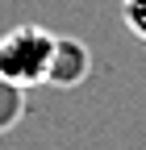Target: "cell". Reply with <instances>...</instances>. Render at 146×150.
I'll return each mask as SVG.
<instances>
[{
	"mask_svg": "<svg viewBox=\"0 0 146 150\" xmlns=\"http://www.w3.org/2000/svg\"><path fill=\"white\" fill-rule=\"evenodd\" d=\"M21 117H25V88L0 83V134H4V129H13Z\"/></svg>",
	"mask_w": 146,
	"mask_h": 150,
	"instance_id": "3957f363",
	"label": "cell"
},
{
	"mask_svg": "<svg viewBox=\"0 0 146 150\" xmlns=\"http://www.w3.org/2000/svg\"><path fill=\"white\" fill-rule=\"evenodd\" d=\"M121 21L134 38L146 42V0H121Z\"/></svg>",
	"mask_w": 146,
	"mask_h": 150,
	"instance_id": "277c9868",
	"label": "cell"
},
{
	"mask_svg": "<svg viewBox=\"0 0 146 150\" xmlns=\"http://www.w3.org/2000/svg\"><path fill=\"white\" fill-rule=\"evenodd\" d=\"M54 38L59 33H50L46 25H13L0 38V83H13L25 92L46 83Z\"/></svg>",
	"mask_w": 146,
	"mask_h": 150,
	"instance_id": "6da1fadb",
	"label": "cell"
},
{
	"mask_svg": "<svg viewBox=\"0 0 146 150\" xmlns=\"http://www.w3.org/2000/svg\"><path fill=\"white\" fill-rule=\"evenodd\" d=\"M92 63H96L92 50H88L79 38H54L46 83H54V88H79L88 75H92Z\"/></svg>",
	"mask_w": 146,
	"mask_h": 150,
	"instance_id": "7a4b0ae2",
	"label": "cell"
}]
</instances>
